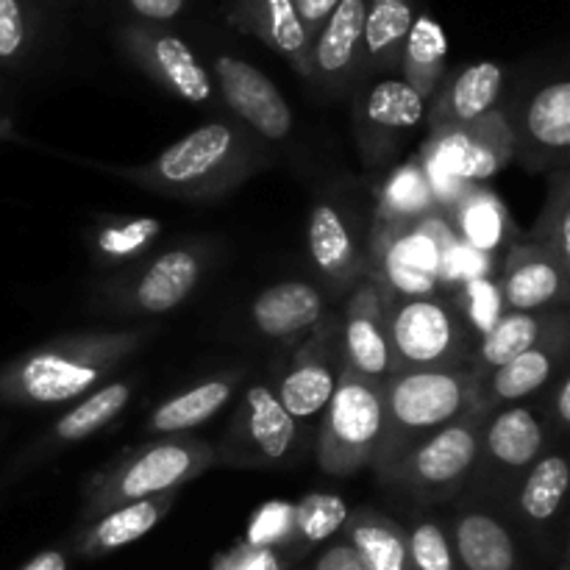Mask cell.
<instances>
[{"instance_id": "obj_17", "label": "cell", "mask_w": 570, "mask_h": 570, "mask_svg": "<svg viewBox=\"0 0 570 570\" xmlns=\"http://www.w3.org/2000/svg\"><path fill=\"white\" fill-rule=\"evenodd\" d=\"M501 87H504V70L495 61H479V65L465 67L434 104L432 115H429L432 134L471 126L495 111L493 106L499 100Z\"/></svg>"}, {"instance_id": "obj_22", "label": "cell", "mask_w": 570, "mask_h": 570, "mask_svg": "<svg viewBox=\"0 0 570 570\" xmlns=\"http://www.w3.org/2000/svg\"><path fill=\"white\" fill-rule=\"evenodd\" d=\"M365 0H340L323 31L317 33L315 48L309 50V72H315L323 83L343 81L354 65L365 28Z\"/></svg>"}, {"instance_id": "obj_16", "label": "cell", "mask_w": 570, "mask_h": 570, "mask_svg": "<svg viewBox=\"0 0 570 570\" xmlns=\"http://www.w3.org/2000/svg\"><path fill=\"white\" fill-rule=\"evenodd\" d=\"M501 471H529L546 454V426L529 406H507L482 423L479 456Z\"/></svg>"}, {"instance_id": "obj_30", "label": "cell", "mask_w": 570, "mask_h": 570, "mask_svg": "<svg viewBox=\"0 0 570 570\" xmlns=\"http://www.w3.org/2000/svg\"><path fill=\"white\" fill-rule=\"evenodd\" d=\"M546 328L549 326H546L543 317L527 315V312H504L495 321V326L484 332V340L476 354V371H473L476 379L488 376L490 371L501 367L504 362L515 360V356L527 354L529 348L549 340Z\"/></svg>"}, {"instance_id": "obj_35", "label": "cell", "mask_w": 570, "mask_h": 570, "mask_svg": "<svg viewBox=\"0 0 570 570\" xmlns=\"http://www.w3.org/2000/svg\"><path fill=\"white\" fill-rule=\"evenodd\" d=\"M348 546L371 570H410L404 532L387 518L373 512L348 518Z\"/></svg>"}, {"instance_id": "obj_3", "label": "cell", "mask_w": 570, "mask_h": 570, "mask_svg": "<svg viewBox=\"0 0 570 570\" xmlns=\"http://www.w3.org/2000/svg\"><path fill=\"white\" fill-rule=\"evenodd\" d=\"M248 165L243 134L228 122H206L161 150L150 165L126 170L131 181L176 198H206L239 181Z\"/></svg>"}, {"instance_id": "obj_33", "label": "cell", "mask_w": 570, "mask_h": 570, "mask_svg": "<svg viewBox=\"0 0 570 570\" xmlns=\"http://www.w3.org/2000/svg\"><path fill=\"white\" fill-rule=\"evenodd\" d=\"M128 401H131V384L128 382L100 384L92 393H87L81 404H76L67 415L59 417V423L50 429V440H56V443H76V440L89 438L98 429L109 426L126 410Z\"/></svg>"}, {"instance_id": "obj_25", "label": "cell", "mask_w": 570, "mask_h": 570, "mask_svg": "<svg viewBox=\"0 0 570 570\" xmlns=\"http://www.w3.org/2000/svg\"><path fill=\"white\" fill-rule=\"evenodd\" d=\"M451 220H454L451 226L454 237L476 254L499 250L512 232L504 204L479 184H468L460 198L451 204Z\"/></svg>"}, {"instance_id": "obj_7", "label": "cell", "mask_w": 570, "mask_h": 570, "mask_svg": "<svg viewBox=\"0 0 570 570\" xmlns=\"http://www.w3.org/2000/svg\"><path fill=\"white\" fill-rule=\"evenodd\" d=\"M376 239L384 276L382 289L393 298L434 295V289L449 278L451 256L460 245V239L438 212L412 226L379 232Z\"/></svg>"}, {"instance_id": "obj_15", "label": "cell", "mask_w": 570, "mask_h": 570, "mask_svg": "<svg viewBox=\"0 0 570 570\" xmlns=\"http://www.w3.org/2000/svg\"><path fill=\"white\" fill-rule=\"evenodd\" d=\"M568 293V265L538 243L512 245L499 282L501 304L510 312L538 315L562 304Z\"/></svg>"}, {"instance_id": "obj_44", "label": "cell", "mask_w": 570, "mask_h": 570, "mask_svg": "<svg viewBox=\"0 0 570 570\" xmlns=\"http://www.w3.org/2000/svg\"><path fill=\"white\" fill-rule=\"evenodd\" d=\"M315 570H371V568L362 562V557L356 554L348 543H340L323 551V557L317 560Z\"/></svg>"}, {"instance_id": "obj_6", "label": "cell", "mask_w": 570, "mask_h": 570, "mask_svg": "<svg viewBox=\"0 0 570 570\" xmlns=\"http://www.w3.org/2000/svg\"><path fill=\"white\" fill-rule=\"evenodd\" d=\"M387 306V337L393 351V371L462 365L468 345V326L462 309L440 295L393 298Z\"/></svg>"}, {"instance_id": "obj_46", "label": "cell", "mask_w": 570, "mask_h": 570, "mask_svg": "<svg viewBox=\"0 0 570 570\" xmlns=\"http://www.w3.org/2000/svg\"><path fill=\"white\" fill-rule=\"evenodd\" d=\"M128 3L148 20H173L184 9V0H128Z\"/></svg>"}, {"instance_id": "obj_19", "label": "cell", "mask_w": 570, "mask_h": 570, "mask_svg": "<svg viewBox=\"0 0 570 570\" xmlns=\"http://www.w3.org/2000/svg\"><path fill=\"white\" fill-rule=\"evenodd\" d=\"M562 367V351L543 340L540 345L529 348L527 354L515 356V360L504 362L501 367L490 371L488 376L479 379L476 384V401L479 410L499 404H512L518 399L534 395L543 390L546 384L554 382V376Z\"/></svg>"}, {"instance_id": "obj_8", "label": "cell", "mask_w": 570, "mask_h": 570, "mask_svg": "<svg viewBox=\"0 0 570 570\" xmlns=\"http://www.w3.org/2000/svg\"><path fill=\"white\" fill-rule=\"evenodd\" d=\"M479 412L482 410L423 438L404 451L395 465L382 473V479L423 499H445L456 493L479 462V432L484 423L479 421Z\"/></svg>"}, {"instance_id": "obj_26", "label": "cell", "mask_w": 570, "mask_h": 570, "mask_svg": "<svg viewBox=\"0 0 570 570\" xmlns=\"http://www.w3.org/2000/svg\"><path fill=\"white\" fill-rule=\"evenodd\" d=\"M239 384V373H228V376L209 379V382L198 384V387L187 390V393L176 395V399L165 401L156 406L154 415L148 417V432L154 434H181L189 429L200 426L209 421L212 415L228 404Z\"/></svg>"}, {"instance_id": "obj_42", "label": "cell", "mask_w": 570, "mask_h": 570, "mask_svg": "<svg viewBox=\"0 0 570 570\" xmlns=\"http://www.w3.org/2000/svg\"><path fill=\"white\" fill-rule=\"evenodd\" d=\"M26 45V14L20 0H0V61L20 56Z\"/></svg>"}, {"instance_id": "obj_21", "label": "cell", "mask_w": 570, "mask_h": 570, "mask_svg": "<svg viewBox=\"0 0 570 570\" xmlns=\"http://www.w3.org/2000/svg\"><path fill=\"white\" fill-rule=\"evenodd\" d=\"M139 59L145 70L159 78L173 95L189 104H206L212 98V78L198 61V56L187 48V42L173 33L142 37Z\"/></svg>"}, {"instance_id": "obj_2", "label": "cell", "mask_w": 570, "mask_h": 570, "mask_svg": "<svg viewBox=\"0 0 570 570\" xmlns=\"http://www.w3.org/2000/svg\"><path fill=\"white\" fill-rule=\"evenodd\" d=\"M476 373L465 365L393 373L382 387L387 432L376 456L379 473L390 471L423 438L476 412Z\"/></svg>"}, {"instance_id": "obj_45", "label": "cell", "mask_w": 570, "mask_h": 570, "mask_svg": "<svg viewBox=\"0 0 570 570\" xmlns=\"http://www.w3.org/2000/svg\"><path fill=\"white\" fill-rule=\"evenodd\" d=\"M293 6H295V11H298L301 22H304L306 37L312 39V31H315L321 22L328 20V14L337 9L340 0H293Z\"/></svg>"}, {"instance_id": "obj_48", "label": "cell", "mask_w": 570, "mask_h": 570, "mask_svg": "<svg viewBox=\"0 0 570 570\" xmlns=\"http://www.w3.org/2000/svg\"><path fill=\"white\" fill-rule=\"evenodd\" d=\"M554 399H557V421H560V426H568L570 423V379L568 376H562Z\"/></svg>"}, {"instance_id": "obj_40", "label": "cell", "mask_w": 570, "mask_h": 570, "mask_svg": "<svg viewBox=\"0 0 570 570\" xmlns=\"http://www.w3.org/2000/svg\"><path fill=\"white\" fill-rule=\"evenodd\" d=\"M295 504L289 501H267L254 512L248 523L250 549H273L293 534Z\"/></svg>"}, {"instance_id": "obj_31", "label": "cell", "mask_w": 570, "mask_h": 570, "mask_svg": "<svg viewBox=\"0 0 570 570\" xmlns=\"http://www.w3.org/2000/svg\"><path fill=\"white\" fill-rule=\"evenodd\" d=\"M434 209L438 206H434L426 173H423L421 159H415L395 170V176L384 187L382 204H379V232L412 226L432 215Z\"/></svg>"}, {"instance_id": "obj_4", "label": "cell", "mask_w": 570, "mask_h": 570, "mask_svg": "<svg viewBox=\"0 0 570 570\" xmlns=\"http://www.w3.org/2000/svg\"><path fill=\"white\" fill-rule=\"evenodd\" d=\"M217 460V451L209 443L184 434L159 440V443L139 449L109 471L98 473L89 484V512H109L131 501L150 495L176 493L181 484L204 473Z\"/></svg>"}, {"instance_id": "obj_18", "label": "cell", "mask_w": 570, "mask_h": 570, "mask_svg": "<svg viewBox=\"0 0 570 570\" xmlns=\"http://www.w3.org/2000/svg\"><path fill=\"white\" fill-rule=\"evenodd\" d=\"M323 312L326 304L321 289L306 282H282L256 295L250 321L265 337L287 340L312 332L323 321Z\"/></svg>"}, {"instance_id": "obj_12", "label": "cell", "mask_w": 570, "mask_h": 570, "mask_svg": "<svg viewBox=\"0 0 570 570\" xmlns=\"http://www.w3.org/2000/svg\"><path fill=\"white\" fill-rule=\"evenodd\" d=\"M343 367L365 382L384 387L393 376V351L387 337V306L376 278H367L348 298L343 323Z\"/></svg>"}, {"instance_id": "obj_41", "label": "cell", "mask_w": 570, "mask_h": 570, "mask_svg": "<svg viewBox=\"0 0 570 570\" xmlns=\"http://www.w3.org/2000/svg\"><path fill=\"white\" fill-rule=\"evenodd\" d=\"M568 226H570L568 187H566V178H562L560 187H557L554 200H551V206L546 209V215L540 217V226H538V232H534L532 243L543 245L546 250H551L554 256H560V259L568 265V256H570Z\"/></svg>"}, {"instance_id": "obj_14", "label": "cell", "mask_w": 570, "mask_h": 570, "mask_svg": "<svg viewBox=\"0 0 570 570\" xmlns=\"http://www.w3.org/2000/svg\"><path fill=\"white\" fill-rule=\"evenodd\" d=\"M215 72L228 109L243 117L259 137L276 142L289 137L293 111L265 72L234 56H217Z\"/></svg>"}, {"instance_id": "obj_1", "label": "cell", "mask_w": 570, "mask_h": 570, "mask_svg": "<svg viewBox=\"0 0 570 570\" xmlns=\"http://www.w3.org/2000/svg\"><path fill=\"white\" fill-rule=\"evenodd\" d=\"M139 332H98L59 337L11 365L3 390L11 401L37 406L67 404L92 393L142 345Z\"/></svg>"}, {"instance_id": "obj_24", "label": "cell", "mask_w": 570, "mask_h": 570, "mask_svg": "<svg viewBox=\"0 0 570 570\" xmlns=\"http://www.w3.org/2000/svg\"><path fill=\"white\" fill-rule=\"evenodd\" d=\"M306 237H309L312 259H315L317 271L323 276L337 284L356 276V271H360V248H356L351 223L345 220L337 206L321 200L309 215Z\"/></svg>"}, {"instance_id": "obj_23", "label": "cell", "mask_w": 570, "mask_h": 570, "mask_svg": "<svg viewBox=\"0 0 570 570\" xmlns=\"http://www.w3.org/2000/svg\"><path fill=\"white\" fill-rule=\"evenodd\" d=\"M512 134L515 148L527 142L532 154H566L570 145V83L554 81L534 92Z\"/></svg>"}, {"instance_id": "obj_5", "label": "cell", "mask_w": 570, "mask_h": 570, "mask_svg": "<svg viewBox=\"0 0 570 570\" xmlns=\"http://www.w3.org/2000/svg\"><path fill=\"white\" fill-rule=\"evenodd\" d=\"M384 432V390L343 367L317 438L321 468L332 476H351L365 465H376Z\"/></svg>"}, {"instance_id": "obj_27", "label": "cell", "mask_w": 570, "mask_h": 570, "mask_svg": "<svg viewBox=\"0 0 570 570\" xmlns=\"http://www.w3.org/2000/svg\"><path fill=\"white\" fill-rule=\"evenodd\" d=\"M454 543L468 570H512L515 543L501 521L488 512H465L454 523Z\"/></svg>"}, {"instance_id": "obj_36", "label": "cell", "mask_w": 570, "mask_h": 570, "mask_svg": "<svg viewBox=\"0 0 570 570\" xmlns=\"http://www.w3.org/2000/svg\"><path fill=\"white\" fill-rule=\"evenodd\" d=\"M412 28V9L406 0H373L365 11L362 42L371 59L390 61L399 56L406 33Z\"/></svg>"}, {"instance_id": "obj_11", "label": "cell", "mask_w": 570, "mask_h": 570, "mask_svg": "<svg viewBox=\"0 0 570 570\" xmlns=\"http://www.w3.org/2000/svg\"><path fill=\"white\" fill-rule=\"evenodd\" d=\"M426 117V100L401 78H384L373 83L360 100L356 131L367 165L387 159L406 137L415 134Z\"/></svg>"}, {"instance_id": "obj_37", "label": "cell", "mask_w": 570, "mask_h": 570, "mask_svg": "<svg viewBox=\"0 0 570 570\" xmlns=\"http://www.w3.org/2000/svg\"><path fill=\"white\" fill-rule=\"evenodd\" d=\"M161 234V220L159 217H131V220L122 223H109V226L100 228L95 234V256L106 265H115V262H126L131 256L142 254L148 245H154V239Z\"/></svg>"}, {"instance_id": "obj_47", "label": "cell", "mask_w": 570, "mask_h": 570, "mask_svg": "<svg viewBox=\"0 0 570 570\" xmlns=\"http://www.w3.org/2000/svg\"><path fill=\"white\" fill-rule=\"evenodd\" d=\"M22 570H67V560L61 551H45V554L33 557Z\"/></svg>"}, {"instance_id": "obj_43", "label": "cell", "mask_w": 570, "mask_h": 570, "mask_svg": "<svg viewBox=\"0 0 570 570\" xmlns=\"http://www.w3.org/2000/svg\"><path fill=\"white\" fill-rule=\"evenodd\" d=\"M223 570H282V566H278V557L273 554V549H250V546H245L239 554H234L226 562Z\"/></svg>"}, {"instance_id": "obj_13", "label": "cell", "mask_w": 570, "mask_h": 570, "mask_svg": "<svg viewBox=\"0 0 570 570\" xmlns=\"http://www.w3.org/2000/svg\"><path fill=\"white\" fill-rule=\"evenodd\" d=\"M340 371H343V356L337 351L334 326L321 328L287 367L276 399L295 423L315 421L332 401Z\"/></svg>"}, {"instance_id": "obj_39", "label": "cell", "mask_w": 570, "mask_h": 570, "mask_svg": "<svg viewBox=\"0 0 570 570\" xmlns=\"http://www.w3.org/2000/svg\"><path fill=\"white\" fill-rule=\"evenodd\" d=\"M406 557L412 570H454V554H451L449 538L443 527L423 521L406 534Z\"/></svg>"}, {"instance_id": "obj_38", "label": "cell", "mask_w": 570, "mask_h": 570, "mask_svg": "<svg viewBox=\"0 0 570 570\" xmlns=\"http://www.w3.org/2000/svg\"><path fill=\"white\" fill-rule=\"evenodd\" d=\"M348 518L351 510L340 495L309 493L295 504L293 534H298L306 543H323L337 534L348 523Z\"/></svg>"}, {"instance_id": "obj_20", "label": "cell", "mask_w": 570, "mask_h": 570, "mask_svg": "<svg viewBox=\"0 0 570 570\" xmlns=\"http://www.w3.org/2000/svg\"><path fill=\"white\" fill-rule=\"evenodd\" d=\"M198 250L193 248H173L161 254L159 259L150 262L148 271L137 278L131 287V306L145 315H165L176 309L178 304L189 298L200 278Z\"/></svg>"}, {"instance_id": "obj_29", "label": "cell", "mask_w": 570, "mask_h": 570, "mask_svg": "<svg viewBox=\"0 0 570 570\" xmlns=\"http://www.w3.org/2000/svg\"><path fill=\"white\" fill-rule=\"evenodd\" d=\"M245 20L250 31L267 39L298 70L309 72V37L293 0H248Z\"/></svg>"}, {"instance_id": "obj_9", "label": "cell", "mask_w": 570, "mask_h": 570, "mask_svg": "<svg viewBox=\"0 0 570 570\" xmlns=\"http://www.w3.org/2000/svg\"><path fill=\"white\" fill-rule=\"evenodd\" d=\"M298 449V423L289 417L271 387L245 390L217 460L237 468L282 465Z\"/></svg>"}, {"instance_id": "obj_28", "label": "cell", "mask_w": 570, "mask_h": 570, "mask_svg": "<svg viewBox=\"0 0 570 570\" xmlns=\"http://www.w3.org/2000/svg\"><path fill=\"white\" fill-rule=\"evenodd\" d=\"M170 507L173 493L150 495V499L115 507V510L104 512V515L98 518V523L89 529L87 538H83V549L95 551V554L122 549V546L145 538V534L170 512Z\"/></svg>"}, {"instance_id": "obj_32", "label": "cell", "mask_w": 570, "mask_h": 570, "mask_svg": "<svg viewBox=\"0 0 570 570\" xmlns=\"http://www.w3.org/2000/svg\"><path fill=\"white\" fill-rule=\"evenodd\" d=\"M445 53H449V39H445L440 22H434L426 14L412 20L410 33L404 39V81L423 100L434 95V87L443 76Z\"/></svg>"}, {"instance_id": "obj_34", "label": "cell", "mask_w": 570, "mask_h": 570, "mask_svg": "<svg viewBox=\"0 0 570 570\" xmlns=\"http://www.w3.org/2000/svg\"><path fill=\"white\" fill-rule=\"evenodd\" d=\"M570 484V468L562 454H543L518 490V510L527 521L549 523L560 512Z\"/></svg>"}, {"instance_id": "obj_10", "label": "cell", "mask_w": 570, "mask_h": 570, "mask_svg": "<svg viewBox=\"0 0 570 570\" xmlns=\"http://www.w3.org/2000/svg\"><path fill=\"white\" fill-rule=\"evenodd\" d=\"M515 156V134L504 115L490 111L471 126L432 134L421 159L451 173L462 184H482Z\"/></svg>"}]
</instances>
